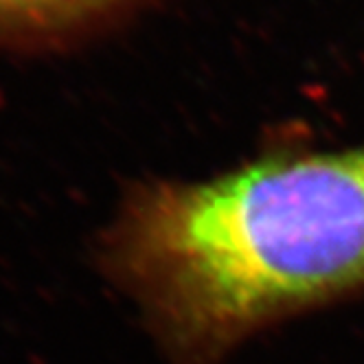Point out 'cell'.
<instances>
[{
	"mask_svg": "<svg viewBox=\"0 0 364 364\" xmlns=\"http://www.w3.org/2000/svg\"><path fill=\"white\" fill-rule=\"evenodd\" d=\"M88 3H95V0H0V16H42Z\"/></svg>",
	"mask_w": 364,
	"mask_h": 364,
	"instance_id": "2",
	"label": "cell"
},
{
	"mask_svg": "<svg viewBox=\"0 0 364 364\" xmlns=\"http://www.w3.org/2000/svg\"><path fill=\"white\" fill-rule=\"evenodd\" d=\"M99 266L171 364H213L259 327L364 285V147L139 189Z\"/></svg>",
	"mask_w": 364,
	"mask_h": 364,
	"instance_id": "1",
	"label": "cell"
}]
</instances>
